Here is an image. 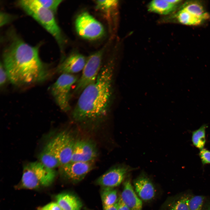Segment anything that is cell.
<instances>
[{"label": "cell", "mask_w": 210, "mask_h": 210, "mask_svg": "<svg viewBox=\"0 0 210 210\" xmlns=\"http://www.w3.org/2000/svg\"><path fill=\"white\" fill-rule=\"evenodd\" d=\"M87 59L79 52H72L59 65L57 71L61 74H73L78 73L83 70Z\"/></svg>", "instance_id": "13"}, {"label": "cell", "mask_w": 210, "mask_h": 210, "mask_svg": "<svg viewBox=\"0 0 210 210\" xmlns=\"http://www.w3.org/2000/svg\"><path fill=\"white\" fill-rule=\"evenodd\" d=\"M181 8L204 21L208 19L209 17V14L205 11L202 5L200 3L196 1L186 2L183 5Z\"/></svg>", "instance_id": "18"}, {"label": "cell", "mask_w": 210, "mask_h": 210, "mask_svg": "<svg viewBox=\"0 0 210 210\" xmlns=\"http://www.w3.org/2000/svg\"><path fill=\"white\" fill-rule=\"evenodd\" d=\"M56 203L63 210H81L82 204L79 199L74 195L68 193L58 194Z\"/></svg>", "instance_id": "16"}, {"label": "cell", "mask_w": 210, "mask_h": 210, "mask_svg": "<svg viewBox=\"0 0 210 210\" xmlns=\"http://www.w3.org/2000/svg\"><path fill=\"white\" fill-rule=\"evenodd\" d=\"M55 176L54 169L40 161L30 162L24 167L21 184L24 188L29 189L47 186L51 183Z\"/></svg>", "instance_id": "4"}, {"label": "cell", "mask_w": 210, "mask_h": 210, "mask_svg": "<svg viewBox=\"0 0 210 210\" xmlns=\"http://www.w3.org/2000/svg\"><path fill=\"white\" fill-rule=\"evenodd\" d=\"M199 155L203 166L210 164V150L204 148L200 150Z\"/></svg>", "instance_id": "25"}, {"label": "cell", "mask_w": 210, "mask_h": 210, "mask_svg": "<svg viewBox=\"0 0 210 210\" xmlns=\"http://www.w3.org/2000/svg\"><path fill=\"white\" fill-rule=\"evenodd\" d=\"M204 210H210V206H208Z\"/></svg>", "instance_id": "31"}, {"label": "cell", "mask_w": 210, "mask_h": 210, "mask_svg": "<svg viewBox=\"0 0 210 210\" xmlns=\"http://www.w3.org/2000/svg\"><path fill=\"white\" fill-rule=\"evenodd\" d=\"M119 200V198L118 201L113 205L107 206H103V210H118Z\"/></svg>", "instance_id": "29"}, {"label": "cell", "mask_w": 210, "mask_h": 210, "mask_svg": "<svg viewBox=\"0 0 210 210\" xmlns=\"http://www.w3.org/2000/svg\"><path fill=\"white\" fill-rule=\"evenodd\" d=\"M97 154L96 147L93 142L84 140L76 141L71 162L93 161Z\"/></svg>", "instance_id": "11"}, {"label": "cell", "mask_w": 210, "mask_h": 210, "mask_svg": "<svg viewBox=\"0 0 210 210\" xmlns=\"http://www.w3.org/2000/svg\"><path fill=\"white\" fill-rule=\"evenodd\" d=\"M118 210H130L128 207L123 202L120 197L119 200Z\"/></svg>", "instance_id": "30"}, {"label": "cell", "mask_w": 210, "mask_h": 210, "mask_svg": "<svg viewBox=\"0 0 210 210\" xmlns=\"http://www.w3.org/2000/svg\"><path fill=\"white\" fill-rule=\"evenodd\" d=\"M0 26H2L8 23L11 20V16L9 14L4 12L0 13Z\"/></svg>", "instance_id": "28"}, {"label": "cell", "mask_w": 210, "mask_h": 210, "mask_svg": "<svg viewBox=\"0 0 210 210\" xmlns=\"http://www.w3.org/2000/svg\"><path fill=\"white\" fill-rule=\"evenodd\" d=\"M101 196L103 206L113 205L118 201L117 190L114 188L102 187Z\"/></svg>", "instance_id": "21"}, {"label": "cell", "mask_w": 210, "mask_h": 210, "mask_svg": "<svg viewBox=\"0 0 210 210\" xmlns=\"http://www.w3.org/2000/svg\"><path fill=\"white\" fill-rule=\"evenodd\" d=\"M38 3L43 7L55 13L61 0H36Z\"/></svg>", "instance_id": "23"}, {"label": "cell", "mask_w": 210, "mask_h": 210, "mask_svg": "<svg viewBox=\"0 0 210 210\" xmlns=\"http://www.w3.org/2000/svg\"><path fill=\"white\" fill-rule=\"evenodd\" d=\"M10 35L2 56V64L9 80L15 85L23 86L46 79L50 72L39 58L38 48L16 35Z\"/></svg>", "instance_id": "1"}, {"label": "cell", "mask_w": 210, "mask_h": 210, "mask_svg": "<svg viewBox=\"0 0 210 210\" xmlns=\"http://www.w3.org/2000/svg\"><path fill=\"white\" fill-rule=\"evenodd\" d=\"M175 16L179 23L187 25H198L204 21L182 8L177 12Z\"/></svg>", "instance_id": "19"}, {"label": "cell", "mask_w": 210, "mask_h": 210, "mask_svg": "<svg viewBox=\"0 0 210 210\" xmlns=\"http://www.w3.org/2000/svg\"><path fill=\"white\" fill-rule=\"evenodd\" d=\"M135 192L141 199L145 201L152 200L154 197L155 191L154 185L150 179L142 174L134 181Z\"/></svg>", "instance_id": "14"}, {"label": "cell", "mask_w": 210, "mask_h": 210, "mask_svg": "<svg viewBox=\"0 0 210 210\" xmlns=\"http://www.w3.org/2000/svg\"><path fill=\"white\" fill-rule=\"evenodd\" d=\"M177 5L170 3L167 0H153L149 3L148 9L150 12L167 15L174 11L176 9Z\"/></svg>", "instance_id": "17"}, {"label": "cell", "mask_w": 210, "mask_h": 210, "mask_svg": "<svg viewBox=\"0 0 210 210\" xmlns=\"http://www.w3.org/2000/svg\"><path fill=\"white\" fill-rule=\"evenodd\" d=\"M85 210H90V209H85Z\"/></svg>", "instance_id": "32"}, {"label": "cell", "mask_w": 210, "mask_h": 210, "mask_svg": "<svg viewBox=\"0 0 210 210\" xmlns=\"http://www.w3.org/2000/svg\"><path fill=\"white\" fill-rule=\"evenodd\" d=\"M78 79L74 74H61L51 87V94L59 107L63 111L67 112L70 109L71 88Z\"/></svg>", "instance_id": "7"}, {"label": "cell", "mask_w": 210, "mask_h": 210, "mask_svg": "<svg viewBox=\"0 0 210 210\" xmlns=\"http://www.w3.org/2000/svg\"><path fill=\"white\" fill-rule=\"evenodd\" d=\"M206 124L202 125L200 128L192 132L191 141L194 146L200 150L204 148L206 143Z\"/></svg>", "instance_id": "20"}, {"label": "cell", "mask_w": 210, "mask_h": 210, "mask_svg": "<svg viewBox=\"0 0 210 210\" xmlns=\"http://www.w3.org/2000/svg\"><path fill=\"white\" fill-rule=\"evenodd\" d=\"M188 196H183L175 201L172 205L169 210H190Z\"/></svg>", "instance_id": "22"}, {"label": "cell", "mask_w": 210, "mask_h": 210, "mask_svg": "<svg viewBox=\"0 0 210 210\" xmlns=\"http://www.w3.org/2000/svg\"><path fill=\"white\" fill-rule=\"evenodd\" d=\"M39 210H63L56 202H51L40 208Z\"/></svg>", "instance_id": "27"}, {"label": "cell", "mask_w": 210, "mask_h": 210, "mask_svg": "<svg viewBox=\"0 0 210 210\" xmlns=\"http://www.w3.org/2000/svg\"><path fill=\"white\" fill-rule=\"evenodd\" d=\"M94 166L93 161L70 162L60 167L62 174L73 183H76L84 178Z\"/></svg>", "instance_id": "10"}, {"label": "cell", "mask_w": 210, "mask_h": 210, "mask_svg": "<svg viewBox=\"0 0 210 210\" xmlns=\"http://www.w3.org/2000/svg\"><path fill=\"white\" fill-rule=\"evenodd\" d=\"M114 58L110 56L102 66L95 80L80 93L72 112L76 121H94L107 114L112 94Z\"/></svg>", "instance_id": "2"}, {"label": "cell", "mask_w": 210, "mask_h": 210, "mask_svg": "<svg viewBox=\"0 0 210 210\" xmlns=\"http://www.w3.org/2000/svg\"><path fill=\"white\" fill-rule=\"evenodd\" d=\"M75 28L78 35L89 40H95L102 37L105 30L102 24L87 11L78 15L75 22Z\"/></svg>", "instance_id": "8"}, {"label": "cell", "mask_w": 210, "mask_h": 210, "mask_svg": "<svg viewBox=\"0 0 210 210\" xmlns=\"http://www.w3.org/2000/svg\"><path fill=\"white\" fill-rule=\"evenodd\" d=\"M94 1L96 9L100 13L105 19L110 32H113L116 26L118 1L96 0Z\"/></svg>", "instance_id": "12"}, {"label": "cell", "mask_w": 210, "mask_h": 210, "mask_svg": "<svg viewBox=\"0 0 210 210\" xmlns=\"http://www.w3.org/2000/svg\"><path fill=\"white\" fill-rule=\"evenodd\" d=\"M106 44L87 59L81 76L76 83L75 92L80 93L87 86L96 79L102 66L103 58L108 48Z\"/></svg>", "instance_id": "5"}, {"label": "cell", "mask_w": 210, "mask_h": 210, "mask_svg": "<svg viewBox=\"0 0 210 210\" xmlns=\"http://www.w3.org/2000/svg\"><path fill=\"white\" fill-rule=\"evenodd\" d=\"M135 168L120 164L111 168L97 180V184L102 187L114 188L119 186L127 174Z\"/></svg>", "instance_id": "9"}, {"label": "cell", "mask_w": 210, "mask_h": 210, "mask_svg": "<svg viewBox=\"0 0 210 210\" xmlns=\"http://www.w3.org/2000/svg\"><path fill=\"white\" fill-rule=\"evenodd\" d=\"M204 200V197L201 195L190 197L188 203L190 210H202Z\"/></svg>", "instance_id": "24"}, {"label": "cell", "mask_w": 210, "mask_h": 210, "mask_svg": "<svg viewBox=\"0 0 210 210\" xmlns=\"http://www.w3.org/2000/svg\"><path fill=\"white\" fill-rule=\"evenodd\" d=\"M69 134L62 132L51 139L40 153V161L52 169L60 167L64 145Z\"/></svg>", "instance_id": "6"}, {"label": "cell", "mask_w": 210, "mask_h": 210, "mask_svg": "<svg viewBox=\"0 0 210 210\" xmlns=\"http://www.w3.org/2000/svg\"><path fill=\"white\" fill-rule=\"evenodd\" d=\"M120 197L130 210H142V201L135 193L129 178L124 183Z\"/></svg>", "instance_id": "15"}, {"label": "cell", "mask_w": 210, "mask_h": 210, "mask_svg": "<svg viewBox=\"0 0 210 210\" xmlns=\"http://www.w3.org/2000/svg\"><path fill=\"white\" fill-rule=\"evenodd\" d=\"M8 79L7 73L1 63L0 66V86H3L6 83L7 79Z\"/></svg>", "instance_id": "26"}, {"label": "cell", "mask_w": 210, "mask_h": 210, "mask_svg": "<svg viewBox=\"0 0 210 210\" xmlns=\"http://www.w3.org/2000/svg\"><path fill=\"white\" fill-rule=\"evenodd\" d=\"M18 3L27 14L34 19L54 37L62 50L64 40L56 20L55 14L41 6L36 0H20Z\"/></svg>", "instance_id": "3"}]
</instances>
